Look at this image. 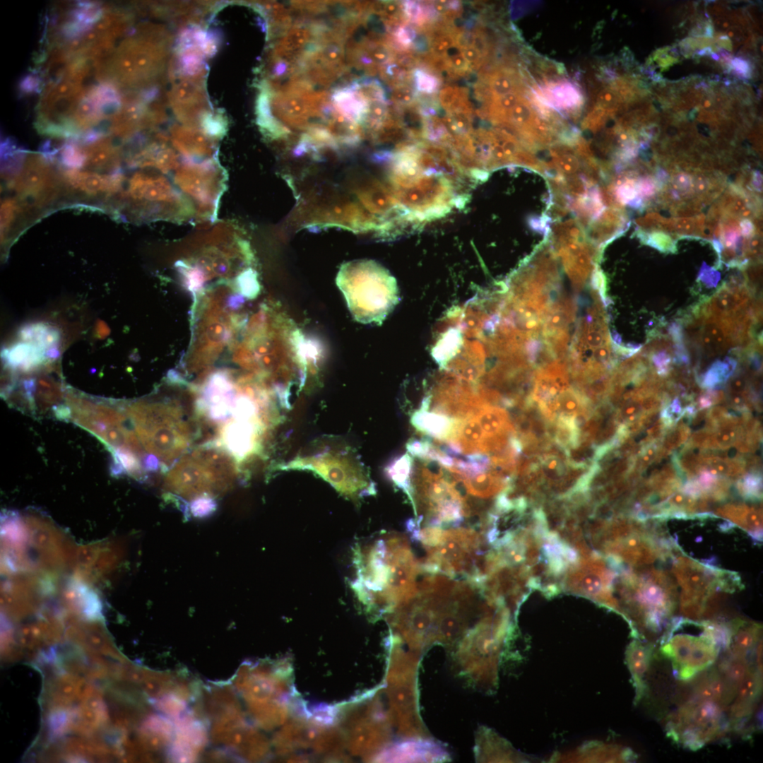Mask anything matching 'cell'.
<instances>
[{
	"instance_id": "obj_46",
	"label": "cell",
	"mask_w": 763,
	"mask_h": 763,
	"mask_svg": "<svg viewBox=\"0 0 763 763\" xmlns=\"http://www.w3.org/2000/svg\"><path fill=\"white\" fill-rule=\"evenodd\" d=\"M740 232L743 236L747 239H750L755 237L756 233V227L755 224L748 218H743L740 223Z\"/></svg>"
},
{
	"instance_id": "obj_6",
	"label": "cell",
	"mask_w": 763,
	"mask_h": 763,
	"mask_svg": "<svg viewBox=\"0 0 763 763\" xmlns=\"http://www.w3.org/2000/svg\"><path fill=\"white\" fill-rule=\"evenodd\" d=\"M731 632L728 623L671 618L659 639V652L672 665L677 679L689 681L715 663L727 651Z\"/></svg>"
},
{
	"instance_id": "obj_51",
	"label": "cell",
	"mask_w": 763,
	"mask_h": 763,
	"mask_svg": "<svg viewBox=\"0 0 763 763\" xmlns=\"http://www.w3.org/2000/svg\"><path fill=\"white\" fill-rule=\"evenodd\" d=\"M698 129L702 134L709 133L708 128L704 124H700L698 126Z\"/></svg>"
},
{
	"instance_id": "obj_8",
	"label": "cell",
	"mask_w": 763,
	"mask_h": 763,
	"mask_svg": "<svg viewBox=\"0 0 763 763\" xmlns=\"http://www.w3.org/2000/svg\"><path fill=\"white\" fill-rule=\"evenodd\" d=\"M593 295L594 302L577 321L567 351L574 375L582 385L588 384L592 394L609 381L607 372L616 364L602 304L605 302L602 297L597 299L598 291L593 290Z\"/></svg>"
},
{
	"instance_id": "obj_40",
	"label": "cell",
	"mask_w": 763,
	"mask_h": 763,
	"mask_svg": "<svg viewBox=\"0 0 763 763\" xmlns=\"http://www.w3.org/2000/svg\"><path fill=\"white\" fill-rule=\"evenodd\" d=\"M415 38V32L413 30L408 26H401L394 34V38L392 42L401 48L407 49L413 44Z\"/></svg>"
},
{
	"instance_id": "obj_49",
	"label": "cell",
	"mask_w": 763,
	"mask_h": 763,
	"mask_svg": "<svg viewBox=\"0 0 763 763\" xmlns=\"http://www.w3.org/2000/svg\"><path fill=\"white\" fill-rule=\"evenodd\" d=\"M734 67L737 71L743 74H747L749 71V66L746 61L740 59H735L733 61Z\"/></svg>"
},
{
	"instance_id": "obj_33",
	"label": "cell",
	"mask_w": 763,
	"mask_h": 763,
	"mask_svg": "<svg viewBox=\"0 0 763 763\" xmlns=\"http://www.w3.org/2000/svg\"><path fill=\"white\" fill-rule=\"evenodd\" d=\"M735 366L736 362L728 357L724 362H714L703 377V386L713 388L724 384L732 374Z\"/></svg>"
},
{
	"instance_id": "obj_36",
	"label": "cell",
	"mask_w": 763,
	"mask_h": 763,
	"mask_svg": "<svg viewBox=\"0 0 763 763\" xmlns=\"http://www.w3.org/2000/svg\"><path fill=\"white\" fill-rule=\"evenodd\" d=\"M455 44L453 32L446 33L431 41L430 50L434 57H444L447 51Z\"/></svg>"
},
{
	"instance_id": "obj_37",
	"label": "cell",
	"mask_w": 763,
	"mask_h": 763,
	"mask_svg": "<svg viewBox=\"0 0 763 763\" xmlns=\"http://www.w3.org/2000/svg\"><path fill=\"white\" fill-rule=\"evenodd\" d=\"M16 205L14 201L7 199L3 201L1 206V237H4L6 232L8 231L14 220L16 213Z\"/></svg>"
},
{
	"instance_id": "obj_22",
	"label": "cell",
	"mask_w": 763,
	"mask_h": 763,
	"mask_svg": "<svg viewBox=\"0 0 763 763\" xmlns=\"http://www.w3.org/2000/svg\"><path fill=\"white\" fill-rule=\"evenodd\" d=\"M728 625L731 638L728 653L746 657L760 640L762 625L737 618L729 622Z\"/></svg>"
},
{
	"instance_id": "obj_12",
	"label": "cell",
	"mask_w": 763,
	"mask_h": 763,
	"mask_svg": "<svg viewBox=\"0 0 763 763\" xmlns=\"http://www.w3.org/2000/svg\"><path fill=\"white\" fill-rule=\"evenodd\" d=\"M621 591L635 602L644 625L658 632L668 625L677 605V586L661 569L639 568L624 576Z\"/></svg>"
},
{
	"instance_id": "obj_7",
	"label": "cell",
	"mask_w": 763,
	"mask_h": 763,
	"mask_svg": "<svg viewBox=\"0 0 763 763\" xmlns=\"http://www.w3.org/2000/svg\"><path fill=\"white\" fill-rule=\"evenodd\" d=\"M336 281L351 315L362 324L381 325L400 300L396 278L373 260L343 264Z\"/></svg>"
},
{
	"instance_id": "obj_45",
	"label": "cell",
	"mask_w": 763,
	"mask_h": 763,
	"mask_svg": "<svg viewBox=\"0 0 763 763\" xmlns=\"http://www.w3.org/2000/svg\"><path fill=\"white\" fill-rule=\"evenodd\" d=\"M699 278L709 285H714L720 278V273L704 263L699 271Z\"/></svg>"
},
{
	"instance_id": "obj_9",
	"label": "cell",
	"mask_w": 763,
	"mask_h": 763,
	"mask_svg": "<svg viewBox=\"0 0 763 763\" xmlns=\"http://www.w3.org/2000/svg\"><path fill=\"white\" fill-rule=\"evenodd\" d=\"M672 573L681 588L680 610L682 617L703 620L716 609L722 593H732L743 588L734 572L694 560L679 548L672 555Z\"/></svg>"
},
{
	"instance_id": "obj_41",
	"label": "cell",
	"mask_w": 763,
	"mask_h": 763,
	"mask_svg": "<svg viewBox=\"0 0 763 763\" xmlns=\"http://www.w3.org/2000/svg\"><path fill=\"white\" fill-rule=\"evenodd\" d=\"M393 100L401 105H408L414 100V92L411 87L406 85H396L392 92Z\"/></svg>"
},
{
	"instance_id": "obj_16",
	"label": "cell",
	"mask_w": 763,
	"mask_h": 763,
	"mask_svg": "<svg viewBox=\"0 0 763 763\" xmlns=\"http://www.w3.org/2000/svg\"><path fill=\"white\" fill-rule=\"evenodd\" d=\"M762 688V675L751 669L740 683L731 707L730 726L737 731L743 728L752 714Z\"/></svg>"
},
{
	"instance_id": "obj_25",
	"label": "cell",
	"mask_w": 763,
	"mask_h": 763,
	"mask_svg": "<svg viewBox=\"0 0 763 763\" xmlns=\"http://www.w3.org/2000/svg\"><path fill=\"white\" fill-rule=\"evenodd\" d=\"M751 669L746 657L728 653L720 663L718 672L728 687L736 694L740 683Z\"/></svg>"
},
{
	"instance_id": "obj_35",
	"label": "cell",
	"mask_w": 763,
	"mask_h": 763,
	"mask_svg": "<svg viewBox=\"0 0 763 763\" xmlns=\"http://www.w3.org/2000/svg\"><path fill=\"white\" fill-rule=\"evenodd\" d=\"M541 465L548 478L555 479L561 477L565 472L562 460L555 455H545L541 459Z\"/></svg>"
},
{
	"instance_id": "obj_5",
	"label": "cell",
	"mask_w": 763,
	"mask_h": 763,
	"mask_svg": "<svg viewBox=\"0 0 763 763\" xmlns=\"http://www.w3.org/2000/svg\"><path fill=\"white\" fill-rule=\"evenodd\" d=\"M408 529L426 552L421 563L422 572L462 578L476 585L480 580L486 559L484 537L471 527H417L410 522Z\"/></svg>"
},
{
	"instance_id": "obj_2",
	"label": "cell",
	"mask_w": 763,
	"mask_h": 763,
	"mask_svg": "<svg viewBox=\"0 0 763 763\" xmlns=\"http://www.w3.org/2000/svg\"><path fill=\"white\" fill-rule=\"evenodd\" d=\"M166 384L157 398L124 406L146 458L158 459L162 473L187 451L213 439L194 390L173 376Z\"/></svg>"
},
{
	"instance_id": "obj_38",
	"label": "cell",
	"mask_w": 763,
	"mask_h": 763,
	"mask_svg": "<svg viewBox=\"0 0 763 763\" xmlns=\"http://www.w3.org/2000/svg\"><path fill=\"white\" fill-rule=\"evenodd\" d=\"M414 77L417 88L422 93H434L438 87L437 79L422 70L415 71Z\"/></svg>"
},
{
	"instance_id": "obj_15",
	"label": "cell",
	"mask_w": 763,
	"mask_h": 763,
	"mask_svg": "<svg viewBox=\"0 0 763 763\" xmlns=\"http://www.w3.org/2000/svg\"><path fill=\"white\" fill-rule=\"evenodd\" d=\"M71 420L97 437L105 446L126 449L140 456L141 445L131 427L124 406L95 404L85 400H70Z\"/></svg>"
},
{
	"instance_id": "obj_18",
	"label": "cell",
	"mask_w": 763,
	"mask_h": 763,
	"mask_svg": "<svg viewBox=\"0 0 763 763\" xmlns=\"http://www.w3.org/2000/svg\"><path fill=\"white\" fill-rule=\"evenodd\" d=\"M714 516H719L747 532L755 541L762 540V511L759 507L745 503L731 502L718 507Z\"/></svg>"
},
{
	"instance_id": "obj_32",
	"label": "cell",
	"mask_w": 763,
	"mask_h": 763,
	"mask_svg": "<svg viewBox=\"0 0 763 763\" xmlns=\"http://www.w3.org/2000/svg\"><path fill=\"white\" fill-rule=\"evenodd\" d=\"M42 360V354L37 348L30 345L15 346L8 353V362L10 365L30 369L38 365Z\"/></svg>"
},
{
	"instance_id": "obj_28",
	"label": "cell",
	"mask_w": 763,
	"mask_h": 763,
	"mask_svg": "<svg viewBox=\"0 0 763 763\" xmlns=\"http://www.w3.org/2000/svg\"><path fill=\"white\" fill-rule=\"evenodd\" d=\"M747 300V292H734L729 288H722L711 301V311L716 315L726 316L737 310Z\"/></svg>"
},
{
	"instance_id": "obj_34",
	"label": "cell",
	"mask_w": 763,
	"mask_h": 763,
	"mask_svg": "<svg viewBox=\"0 0 763 763\" xmlns=\"http://www.w3.org/2000/svg\"><path fill=\"white\" fill-rule=\"evenodd\" d=\"M636 235L643 244L652 247L661 252L674 253L676 251L675 241L666 232L653 231L649 233L639 230L637 231Z\"/></svg>"
},
{
	"instance_id": "obj_50",
	"label": "cell",
	"mask_w": 763,
	"mask_h": 763,
	"mask_svg": "<svg viewBox=\"0 0 763 763\" xmlns=\"http://www.w3.org/2000/svg\"><path fill=\"white\" fill-rule=\"evenodd\" d=\"M697 114V109H693L689 112L688 118L690 120H693L696 117Z\"/></svg>"
},
{
	"instance_id": "obj_19",
	"label": "cell",
	"mask_w": 763,
	"mask_h": 763,
	"mask_svg": "<svg viewBox=\"0 0 763 763\" xmlns=\"http://www.w3.org/2000/svg\"><path fill=\"white\" fill-rule=\"evenodd\" d=\"M175 148L191 160L213 158L214 145L207 134L195 129L177 127L172 131Z\"/></svg>"
},
{
	"instance_id": "obj_29",
	"label": "cell",
	"mask_w": 763,
	"mask_h": 763,
	"mask_svg": "<svg viewBox=\"0 0 763 763\" xmlns=\"http://www.w3.org/2000/svg\"><path fill=\"white\" fill-rule=\"evenodd\" d=\"M584 399L578 390L569 386L557 396L555 401V413L559 417L576 418L586 404Z\"/></svg>"
},
{
	"instance_id": "obj_42",
	"label": "cell",
	"mask_w": 763,
	"mask_h": 763,
	"mask_svg": "<svg viewBox=\"0 0 763 763\" xmlns=\"http://www.w3.org/2000/svg\"><path fill=\"white\" fill-rule=\"evenodd\" d=\"M634 187L641 198L653 196L657 189L654 180L648 177L638 179L634 182Z\"/></svg>"
},
{
	"instance_id": "obj_3",
	"label": "cell",
	"mask_w": 763,
	"mask_h": 763,
	"mask_svg": "<svg viewBox=\"0 0 763 763\" xmlns=\"http://www.w3.org/2000/svg\"><path fill=\"white\" fill-rule=\"evenodd\" d=\"M352 587L365 603L401 604L417 593L421 563L402 535L387 533L357 547Z\"/></svg>"
},
{
	"instance_id": "obj_47",
	"label": "cell",
	"mask_w": 763,
	"mask_h": 763,
	"mask_svg": "<svg viewBox=\"0 0 763 763\" xmlns=\"http://www.w3.org/2000/svg\"><path fill=\"white\" fill-rule=\"evenodd\" d=\"M729 389L732 394L743 393L746 389L745 378L740 376L733 378L729 383Z\"/></svg>"
},
{
	"instance_id": "obj_26",
	"label": "cell",
	"mask_w": 763,
	"mask_h": 763,
	"mask_svg": "<svg viewBox=\"0 0 763 763\" xmlns=\"http://www.w3.org/2000/svg\"><path fill=\"white\" fill-rule=\"evenodd\" d=\"M653 650L652 644L643 646L638 644H633L630 650V663L634 675L639 698L643 695L646 688L643 678L652 659Z\"/></svg>"
},
{
	"instance_id": "obj_43",
	"label": "cell",
	"mask_w": 763,
	"mask_h": 763,
	"mask_svg": "<svg viewBox=\"0 0 763 763\" xmlns=\"http://www.w3.org/2000/svg\"><path fill=\"white\" fill-rule=\"evenodd\" d=\"M464 90L458 88L447 87L440 92L439 99L442 106L448 110L451 104L462 94Z\"/></svg>"
},
{
	"instance_id": "obj_10",
	"label": "cell",
	"mask_w": 763,
	"mask_h": 763,
	"mask_svg": "<svg viewBox=\"0 0 763 763\" xmlns=\"http://www.w3.org/2000/svg\"><path fill=\"white\" fill-rule=\"evenodd\" d=\"M276 469L312 471L353 501L375 493L366 467L350 448L326 447L280 464Z\"/></svg>"
},
{
	"instance_id": "obj_44",
	"label": "cell",
	"mask_w": 763,
	"mask_h": 763,
	"mask_svg": "<svg viewBox=\"0 0 763 763\" xmlns=\"http://www.w3.org/2000/svg\"><path fill=\"white\" fill-rule=\"evenodd\" d=\"M652 361L655 367L658 369L657 373L660 375H666L670 371L669 363L670 362V356L665 352H661L656 354L652 357Z\"/></svg>"
},
{
	"instance_id": "obj_11",
	"label": "cell",
	"mask_w": 763,
	"mask_h": 763,
	"mask_svg": "<svg viewBox=\"0 0 763 763\" xmlns=\"http://www.w3.org/2000/svg\"><path fill=\"white\" fill-rule=\"evenodd\" d=\"M126 198L143 219L183 222L195 217L192 204L172 179L151 169L134 173L127 182Z\"/></svg>"
},
{
	"instance_id": "obj_39",
	"label": "cell",
	"mask_w": 763,
	"mask_h": 763,
	"mask_svg": "<svg viewBox=\"0 0 763 763\" xmlns=\"http://www.w3.org/2000/svg\"><path fill=\"white\" fill-rule=\"evenodd\" d=\"M673 185L675 190H678L680 193L687 196L690 195L693 191L694 184L692 178L685 172L677 173L674 175L672 180Z\"/></svg>"
},
{
	"instance_id": "obj_21",
	"label": "cell",
	"mask_w": 763,
	"mask_h": 763,
	"mask_svg": "<svg viewBox=\"0 0 763 763\" xmlns=\"http://www.w3.org/2000/svg\"><path fill=\"white\" fill-rule=\"evenodd\" d=\"M457 421L421 408L411 417V422L415 428L442 443L451 437Z\"/></svg>"
},
{
	"instance_id": "obj_14",
	"label": "cell",
	"mask_w": 763,
	"mask_h": 763,
	"mask_svg": "<svg viewBox=\"0 0 763 763\" xmlns=\"http://www.w3.org/2000/svg\"><path fill=\"white\" fill-rule=\"evenodd\" d=\"M724 711L718 703L693 697L670 716L666 734L685 748L699 750L729 729Z\"/></svg>"
},
{
	"instance_id": "obj_24",
	"label": "cell",
	"mask_w": 763,
	"mask_h": 763,
	"mask_svg": "<svg viewBox=\"0 0 763 763\" xmlns=\"http://www.w3.org/2000/svg\"><path fill=\"white\" fill-rule=\"evenodd\" d=\"M487 437L511 434L514 432L506 410L500 407L486 405L475 415Z\"/></svg>"
},
{
	"instance_id": "obj_23",
	"label": "cell",
	"mask_w": 763,
	"mask_h": 763,
	"mask_svg": "<svg viewBox=\"0 0 763 763\" xmlns=\"http://www.w3.org/2000/svg\"><path fill=\"white\" fill-rule=\"evenodd\" d=\"M735 696V694L730 690L718 671L707 674L697 683L694 690V697L712 701L723 706Z\"/></svg>"
},
{
	"instance_id": "obj_17",
	"label": "cell",
	"mask_w": 763,
	"mask_h": 763,
	"mask_svg": "<svg viewBox=\"0 0 763 763\" xmlns=\"http://www.w3.org/2000/svg\"><path fill=\"white\" fill-rule=\"evenodd\" d=\"M64 176L71 187L89 195L115 194L122 189L124 180L117 172L110 175L78 170H66Z\"/></svg>"
},
{
	"instance_id": "obj_1",
	"label": "cell",
	"mask_w": 763,
	"mask_h": 763,
	"mask_svg": "<svg viewBox=\"0 0 763 763\" xmlns=\"http://www.w3.org/2000/svg\"><path fill=\"white\" fill-rule=\"evenodd\" d=\"M246 324L231 353V364L263 383L289 408L292 389H301L307 377L309 353L305 339L294 322L267 305Z\"/></svg>"
},
{
	"instance_id": "obj_4",
	"label": "cell",
	"mask_w": 763,
	"mask_h": 763,
	"mask_svg": "<svg viewBox=\"0 0 763 763\" xmlns=\"http://www.w3.org/2000/svg\"><path fill=\"white\" fill-rule=\"evenodd\" d=\"M164 474L167 499L195 516L211 513L242 476L237 459L216 441L189 449Z\"/></svg>"
},
{
	"instance_id": "obj_48",
	"label": "cell",
	"mask_w": 763,
	"mask_h": 763,
	"mask_svg": "<svg viewBox=\"0 0 763 763\" xmlns=\"http://www.w3.org/2000/svg\"><path fill=\"white\" fill-rule=\"evenodd\" d=\"M751 185L752 188L759 192L762 190V175L758 171H755L752 173Z\"/></svg>"
},
{
	"instance_id": "obj_31",
	"label": "cell",
	"mask_w": 763,
	"mask_h": 763,
	"mask_svg": "<svg viewBox=\"0 0 763 763\" xmlns=\"http://www.w3.org/2000/svg\"><path fill=\"white\" fill-rule=\"evenodd\" d=\"M579 428L574 418L559 417L555 432V441L567 453L579 444Z\"/></svg>"
},
{
	"instance_id": "obj_30",
	"label": "cell",
	"mask_w": 763,
	"mask_h": 763,
	"mask_svg": "<svg viewBox=\"0 0 763 763\" xmlns=\"http://www.w3.org/2000/svg\"><path fill=\"white\" fill-rule=\"evenodd\" d=\"M730 333L731 330L721 320L709 319L703 329L701 338L706 348L721 350L728 343L727 337Z\"/></svg>"
},
{
	"instance_id": "obj_20",
	"label": "cell",
	"mask_w": 763,
	"mask_h": 763,
	"mask_svg": "<svg viewBox=\"0 0 763 763\" xmlns=\"http://www.w3.org/2000/svg\"><path fill=\"white\" fill-rule=\"evenodd\" d=\"M332 101L338 114L354 124L363 123L368 110V101L350 83L334 90Z\"/></svg>"
},
{
	"instance_id": "obj_13",
	"label": "cell",
	"mask_w": 763,
	"mask_h": 763,
	"mask_svg": "<svg viewBox=\"0 0 763 763\" xmlns=\"http://www.w3.org/2000/svg\"><path fill=\"white\" fill-rule=\"evenodd\" d=\"M174 171L171 177L172 182L192 204L194 218L214 221L227 186L225 170L213 158L189 159L180 163Z\"/></svg>"
},
{
	"instance_id": "obj_27",
	"label": "cell",
	"mask_w": 763,
	"mask_h": 763,
	"mask_svg": "<svg viewBox=\"0 0 763 763\" xmlns=\"http://www.w3.org/2000/svg\"><path fill=\"white\" fill-rule=\"evenodd\" d=\"M413 457L406 453L394 459L385 468L389 478L407 495H410V481Z\"/></svg>"
}]
</instances>
